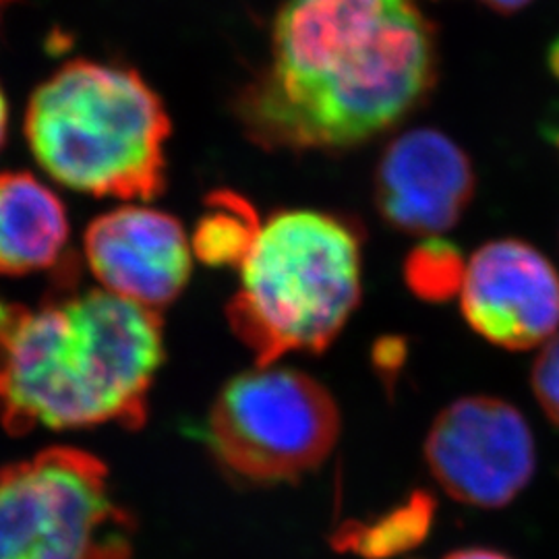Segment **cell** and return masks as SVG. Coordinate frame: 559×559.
<instances>
[{"label": "cell", "mask_w": 559, "mask_h": 559, "mask_svg": "<svg viewBox=\"0 0 559 559\" xmlns=\"http://www.w3.org/2000/svg\"><path fill=\"white\" fill-rule=\"evenodd\" d=\"M438 78V32L415 0H282L237 112L265 150L344 152L417 112Z\"/></svg>", "instance_id": "obj_1"}, {"label": "cell", "mask_w": 559, "mask_h": 559, "mask_svg": "<svg viewBox=\"0 0 559 559\" xmlns=\"http://www.w3.org/2000/svg\"><path fill=\"white\" fill-rule=\"evenodd\" d=\"M162 360L158 311L80 290L71 265L36 307L0 299V420L13 433L140 427Z\"/></svg>", "instance_id": "obj_2"}, {"label": "cell", "mask_w": 559, "mask_h": 559, "mask_svg": "<svg viewBox=\"0 0 559 559\" xmlns=\"http://www.w3.org/2000/svg\"><path fill=\"white\" fill-rule=\"evenodd\" d=\"M23 129L34 158L67 189L141 201L166 189L170 119L133 69L67 62L32 94Z\"/></svg>", "instance_id": "obj_3"}, {"label": "cell", "mask_w": 559, "mask_h": 559, "mask_svg": "<svg viewBox=\"0 0 559 559\" xmlns=\"http://www.w3.org/2000/svg\"><path fill=\"white\" fill-rule=\"evenodd\" d=\"M239 267V290L226 316L258 367L290 353L325 350L359 307V230L332 214L272 216Z\"/></svg>", "instance_id": "obj_4"}, {"label": "cell", "mask_w": 559, "mask_h": 559, "mask_svg": "<svg viewBox=\"0 0 559 559\" xmlns=\"http://www.w3.org/2000/svg\"><path fill=\"white\" fill-rule=\"evenodd\" d=\"M131 522L100 460L52 448L0 471V559H129Z\"/></svg>", "instance_id": "obj_5"}, {"label": "cell", "mask_w": 559, "mask_h": 559, "mask_svg": "<svg viewBox=\"0 0 559 559\" xmlns=\"http://www.w3.org/2000/svg\"><path fill=\"white\" fill-rule=\"evenodd\" d=\"M338 433V406L320 381L272 365L228 381L205 425L222 466L253 483L293 480L318 468Z\"/></svg>", "instance_id": "obj_6"}, {"label": "cell", "mask_w": 559, "mask_h": 559, "mask_svg": "<svg viewBox=\"0 0 559 559\" xmlns=\"http://www.w3.org/2000/svg\"><path fill=\"white\" fill-rule=\"evenodd\" d=\"M425 459L450 498L493 510L508 506L533 479L537 452L516 406L491 396H466L433 420Z\"/></svg>", "instance_id": "obj_7"}, {"label": "cell", "mask_w": 559, "mask_h": 559, "mask_svg": "<svg viewBox=\"0 0 559 559\" xmlns=\"http://www.w3.org/2000/svg\"><path fill=\"white\" fill-rule=\"evenodd\" d=\"M460 300L468 325L501 348L528 350L558 334V270L531 242H485L466 263Z\"/></svg>", "instance_id": "obj_8"}, {"label": "cell", "mask_w": 559, "mask_h": 559, "mask_svg": "<svg viewBox=\"0 0 559 559\" xmlns=\"http://www.w3.org/2000/svg\"><path fill=\"white\" fill-rule=\"evenodd\" d=\"M468 154L438 129L419 127L390 141L376 168V205L392 228L440 237L454 228L475 198Z\"/></svg>", "instance_id": "obj_9"}, {"label": "cell", "mask_w": 559, "mask_h": 559, "mask_svg": "<svg viewBox=\"0 0 559 559\" xmlns=\"http://www.w3.org/2000/svg\"><path fill=\"white\" fill-rule=\"evenodd\" d=\"M85 260L104 290L158 311L191 278V249L177 218L127 205L104 214L85 230Z\"/></svg>", "instance_id": "obj_10"}, {"label": "cell", "mask_w": 559, "mask_h": 559, "mask_svg": "<svg viewBox=\"0 0 559 559\" xmlns=\"http://www.w3.org/2000/svg\"><path fill=\"white\" fill-rule=\"evenodd\" d=\"M67 240L59 195L29 173H0V274L25 276L57 265Z\"/></svg>", "instance_id": "obj_11"}, {"label": "cell", "mask_w": 559, "mask_h": 559, "mask_svg": "<svg viewBox=\"0 0 559 559\" xmlns=\"http://www.w3.org/2000/svg\"><path fill=\"white\" fill-rule=\"evenodd\" d=\"M436 510L438 503L429 491H413L380 519L342 526L334 543L342 551H353L360 558H394L419 547L429 537Z\"/></svg>", "instance_id": "obj_12"}, {"label": "cell", "mask_w": 559, "mask_h": 559, "mask_svg": "<svg viewBox=\"0 0 559 559\" xmlns=\"http://www.w3.org/2000/svg\"><path fill=\"white\" fill-rule=\"evenodd\" d=\"M260 228L258 212L249 201L233 191H216L207 198V212L198 222L193 251L205 265H240Z\"/></svg>", "instance_id": "obj_13"}, {"label": "cell", "mask_w": 559, "mask_h": 559, "mask_svg": "<svg viewBox=\"0 0 559 559\" xmlns=\"http://www.w3.org/2000/svg\"><path fill=\"white\" fill-rule=\"evenodd\" d=\"M402 274L408 290L417 299L445 302L460 295L466 261L454 242L427 237L406 255Z\"/></svg>", "instance_id": "obj_14"}, {"label": "cell", "mask_w": 559, "mask_h": 559, "mask_svg": "<svg viewBox=\"0 0 559 559\" xmlns=\"http://www.w3.org/2000/svg\"><path fill=\"white\" fill-rule=\"evenodd\" d=\"M531 385L545 415L559 427V334L545 342L531 371Z\"/></svg>", "instance_id": "obj_15"}, {"label": "cell", "mask_w": 559, "mask_h": 559, "mask_svg": "<svg viewBox=\"0 0 559 559\" xmlns=\"http://www.w3.org/2000/svg\"><path fill=\"white\" fill-rule=\"evenodd\" d=\"M483 4H487L489 9H493L496 13L501 15H514L522 11L524 7H528L533 0H480Z\"/></svg>", "instance_id": "obj_16"}, {"label": "cell", "mask_w": 559, "mask_h": 559, "mask_svg": "<svg viewBox=\"0 0 559 559\" xmlns=\"http://www.w3.org/2000/svg\"><path fill=\"white\" fill-rule=\"evenodd\" d=\"M443 559H510L500 551L493 549H480V547H471V549H459Z\"/></svg>", "instance_id": "obj_17"}, {"label": "cell", "mask_w": 559, "mask_h": 559, "mask_svg": "<svg viewBox=\"0 0 559 559\" xmlns=\"http://www.w3.org/2000/svg\"><path fill=\"white\" fill-rule=\"evenodd\" d=\"M547 67H549L551 75L559 81V38L549 46V52H547Z\"/></svg>", "instance_id": "obj_18"}, {"label": "cell", "mask_w": 559, "mask_h": 559, "mask_svg": "<svg viewBox=\"0 0 559 559\" xmlns=\"http://www.w3.org/2000/svg\"><path fill=\"white\" fill-rule=\"evenodd\" d=\"M7 127H9V108H7L4 94H2V90H0V147H2L4 138H7Z\"/></svg>", "instance_id": "obj_19"}, {"label": "cell", "mask_w": 559, "mask_h": 559, "mask_svg": "<svg viewBox=\"0 0 559 559\" xmlns=\"http://www.w3.org/2000/svg\"><path fill=\"white\" fill-rule=\"evenodd\" d=\"M558 147H559V140H558Z\"/></svg>", "instance_id": "obj_20"}]
</instances>
